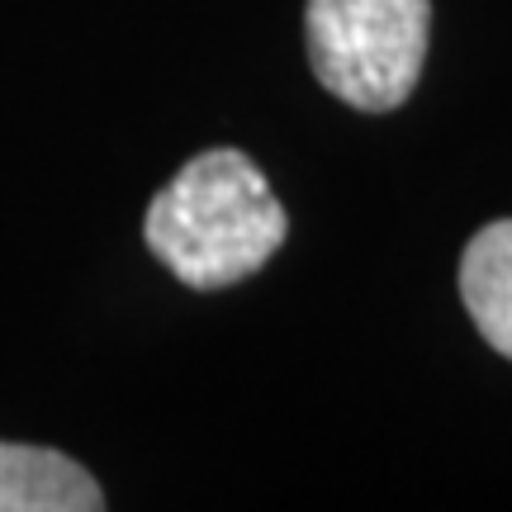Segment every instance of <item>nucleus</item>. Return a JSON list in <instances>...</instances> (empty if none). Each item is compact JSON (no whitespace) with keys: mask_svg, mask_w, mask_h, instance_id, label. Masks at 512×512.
Wrapping results in <instances>:
<instances>
[{"mask_svg":"<svg viewBox=\"0 0 512 512\" xmlns=\"http://www.w3.org/2000/svg\"><path fill=\"white\" fill-rule=\"evenodd\" d=\"M290 219L266 171L238 147H209L152 195L143 238L190 290H228L285 247Z\"/></svg>","mask_w":512,"mask_h":512,"instance_id":"obj_1","label":"nucleus"},{"mask_svg":"<svg viewBox=\"0 0 512 512\" xmlns=\"http://www.w3.org/2000/svg\"><path fill=\"white\" fill-rule=\"evenodd\" d=\"M304 24L323 91L351 110L389 114L422 76L432 0H309Z\"/></svg>","mask_w":512,"mask_h":512,"instance_id":"obj_2","label":"nucleus"},{"mask_svg":"<svg viewBox=\"0 0 512 512\" xmlns=\"http://www.w3.org/2000/svg\"><path fill=\"white\" fill-rule=\"evenodd\" d=\"M100 479L53 446L0 441V512H100Z\"/></svg>","mask_w":512,"mask_h":512,"instance_id":"obj_3","label":"nucleus"},{"mask_svg":"<svg viewBox=\"0 0 512 512\" xmlns=\"http://www.w3.org/2000/svg\"><path fill=\"white\" fill-rule=\"evenodd\" d=\"M460 299L479 337L512 361V219L479 228L460 256Z\"/></svg>","mask_w":512,"mask_h":512,"instance_id":"obj_4","label":"nucleus"}]
</instances>
